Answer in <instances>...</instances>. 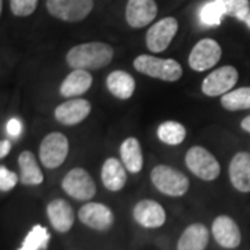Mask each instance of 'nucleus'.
<instances>
[{
	"instance_id": "7c9ffc66",
	"label": "nucleus",
	"mask_w": 250,
	"mask_h": 250,
	"mask_svg": "<svg viewBox=\"0 0 250 250\" xmlns=\"http://www.w3.org/2000/svg\"><path fill=\"white\" fill-rule=\"evenodd\" d=\"M6 129H7V134L11 135V136H18L20 132H21V129H22V126H21L20 120L11 118L9 123H7V125H6Z\"/></svg>"
},
{
	"instance_id": "2f4dec72",
	"label": "nucleus",
	"mask_w": 250,
	"mask_h": 250,
	"mask_svg": "<svg viewBox=\"0 0 250 250\" xmlns=\"http://www.w3.org/2000/svg\"><path fill=\"white\" fill-rule=\"evenodd\" d=\"M11 150V143L10 141H1L0 142V157L3 159V157H6L7 154Z\"/></svg>"
},
{
	"instance_id": "473e14b6",
	"label": "nucleus",
	"mask_w": 250,
	"mask_h": 250,
	"mask_svg": "<svg viewBox=\"0 0 250 250\" xmlns=\"http://www.w3.org/2000/svg\"><path fill=\"white\" fill-rule=\"evenodd\" d=\"M241 126L243 131L250 132V116H248L246 118H243V121L241 123Z\"/></svg>"
},
{
	"instance_id": "423d86ee",
	"label": "nucleus",
	"mask_w": 250,
	"mask_h": 250,
	"mask_svg": "<svg viewBox=\"0 0 250 250\" xmlns=\"http://www.w3.org/2000/svg\"><path fill=\"white\" fill-rule=\"evenodd\" d=\"M68 149V139L60 132H52L41 143L39 157L46 168H57L67 159Z\"/></svg>"
},
{
	"instance_id": "f03ea898",
	"label": "nucleus",
	"mask_w": 250,
	"mask_h": 250,
	"mask_svg": "<svg viewBox=\"0 0 250 250\" xmlns=\"http://www.w3.org/2000/svg\"><path fill=\"white\" fill-rule=\"evenodd\" d=\"M134 67L147 77L175 82L182 77V67L172 59H159L149 54H141L135 59Z\"/></svg>"
},
{
	"instance_id": "20e7f679",
	"label": "nucleus",
	"mask_w": 250,
	"mask_h": 250,
	"mask_svg": "<svg viewBox=\"0 0 250 250\" xmlns=\"http://www.w3.org/2000/svg\"><path fill=\"white\" fill-rule=\"evenodd\" d=\"M185 161L189 170L205 181H213L220 175V163L202 146H193L187 152Z\"/></svg>"
},
{
	"instance_id": "f257e3e1",
	"label": "nucleus",
	"mask_w": 250,
	"mask_h": 250,
	"mask_svg": "<svg viewBox=\"0 0 250 250\" xmlns=\"http://www.w3.org/2000/svg\"><path fill=\"white\" fill-rule=\"evenodd\" d=\"M114 50L104 42H88L74 46L67 53V62L74 70H98L113 60Z\"/></svg>"
},
{
	"instance_id": "4468645a",
	"label": "nucleus",
	"mask_w": 250,
	"mask_h": 250,
	"mask_svg": "<svg viewBox=\"0 0 250 250\" xmlns=\"http://www.w3.org/2000/svg\"><path fill=\"white\" fill-rule=\"evenodd\" d=\"M213 236L218 245L225 249H235L241 245L242 236L239 227L228 215H220L213 223Z\"/></svg>"
},
{
	"instance_id": "a211bd4d",
	"label": "nucleus",
	"mask_w": 250,
	"mask_h": 250,
	"mask_svg": "<svg viewBox=\"0 0 250 250\" xmlns=\"http://www.w3.org/2000/svg\"><path fill=\"white\" fill-rule=\"evenodd\" d=\"M92 86V75L86 70H74L70 72L60 86L64 98H77L86 93Z\"/></svg>"
},
{
	"instance_id": "39448f33",
	"label": "nucleus",
	"mask_w": 250,
	"mask_h": 250,
	"mask_svg": "<svg viewBox=\"0 0 250 250\" xmlns=\"http://www.w3.org/2000/svg\"><path fill=\"white\" fill-rule=\"evenodd\" d=\"M46 7L53 17L78 22L89 16L93 9V0H47Z\"/></svg>"
},
{
	"instance_id": "72a5a7b5",
	"label": "nucleus",
	"mask_w": 250,
	"mask_h": 250,
	"mask_svg": "<svg viewBox=\"0 0 250 250\" xmlns=\"http://www.w3.org/2000/svg\"><path fill=\"white\" fill-rule=\"evenodd\" d=\"M243 22H245V24L248 25V28L250 29V11H249V14H248V17L245 18V21H243Z\"/></svg>"
},
{
	"instance_id": "393cba45",
	"label": "nucleus",
	"mask_w": 250,
	"mask_h": 250,
	"mask_svg": "<svg viewBox=\"0 0 250 250\" xmlns=\"http://www.w3.org/2000/svg\"><path fill=\"white\" fill-rule=\"evenodd\" d=\"M221 104L225 110L236 111L250 108V86H243L225 93L221 98Z\"/></svg>"
},
{
	"instance_id": "412c9836",
	"label": "nucleus",
	"mask_w": 250,
	"mask_h": 250,
	"mask_svg": "<svg viewBox=\"0 0 250 250\" xmlns=\"http://www.w3.org/2000/svg\"><path fill=\"white\" fill-rule=\"evenodd\" d=\"M208 243V231L203 224H192L182 232L178 250H205Z\"/></svg>"
},
{
	"instance_id": "9b49d317",
	"label": "nucleus",
	"mask_w": 250,
	"mask_h": 250,
	"mask_svg": "<svg viewBox=\"0 0 250 250\" xmlns=\"http://www.w3.org/2000/svg\"><path fill=\"white\" fill-rule=\"evenodd\" d=\"M81 223L96 231H107L114 223V214L107 206L102 203H86L78 213Z\"/></svg>"
},
{
	"instance_id": "a878e982",
	"label": "nucleus",
	"mask_w": 250,
	"mask_h": 250,
	"mask_svg": "<svg viewBox=\"0 0 250 250\" xmlns=\"http://www.w3.org/2000/svg\"><path fill=\"white\" fill-rule=\"evenodd\" d=\"M225 16V10H224L223 3L220 0H210L207 1L205 6L200 9L199 17L203 25L207 27H215L220 25L223 17Z\"/></svg>"
},
{
	"instance_id": "9d476101",
	"label": "nucleus",
	"mask_w": 250,
	"mask_h": 250,
	"mask_svg": "<svg viewBox=\"0 0 250 250\" xmlns=\"http://www.w3.org/2000/svg\"><path fill=\"white\" fill-rule=\"evenodd\" d=\"M221 53V47L214 39H202L189 54V65L195 71H206L220 62Z\"/></svg>"
},
{
	"instance_id": "f704fd0d",
	"label": "nucleus",
	"mask_w": 250,
	"mask_h": 250,
	"mask_svg": "<svg viewBox=\"0 0 250 250\" xmlns=\"http://www.w3.org/2000/svg\"><path fill=\"white\" fill-rule=\"evenodd\" d=\"M3 7V0H0V9Z\"/></svg>"
},
{
	"instance_id": "dca6fc26",
	"label": "nucleus",
	"mask_w": 250,
	"mask_h": 250,
	"mask_svg": "<svg viewBox=\"0 0 250 250\" xmlns=\"http://www.w3.org/2000/svg\"><path fill=\"white\" fill-rule=\"evenodd\" d=\"M229 178L239 192H250V153L241 152L233 156L229 164Z\"/></svg>"
},
{
	"instance_id": "cd10ccee",
	"label": "nucleus",
	"mask_w": 250,
	"mask_h": 250,
	"mask_svg": "<svg viewBox=\"0 0 250 250\" xmlns=\"http://www.w3.org/2000/svg\"><path fill=\"white\" fill-rule=\"evenodd\" d=\"M223 3L225 16L245 21L250 11L249 0H220Z\"/></svg>"
},
{
	"instance_id": "7ed1b4c3",
	"label": "nucleus",
	"mask_w": 250,
	"mask_h": 250,
	"mask_svg": "<svg viewBox=\"0 0 250 250\" xmlns=\"http://www.w3.org/2000/svg\"><path fill=\"white\" fill-rule=\"evenodd\" d=\"M152 182L161 193L167 196H184L189 189V179L181 171L160 164L152 171Z\"/></svg>"
},
{
	"instance_id": "f8f14e48",
	"label": "nucleus",
	"mask_w": 250,
	"mask_h": 250,
	"mask_svg": "<svg viewBox=\"0 0 250 250\" xmlns=\"http://www.w3.org/2000/svg\"><path fill=\"white\" fill-rule=\"evenodd\" d=\"M156 16L157 4L154 0H128L125 17L129 27H146L156 18Z\"/></svg>"
},
{
	"instance_id": "aec40b11",
	"label": "nucleus",
	"mask_w": 250,
	"mask_h": 250,
	"mask_svg": "<svg viewBox=\"0 0 250 250\" xmlns=\"http://www.w3.org/2000/svg\"><path fill=\"white\" fill-rule=\"evenodd\" d=\"M20 166V181L24 185H41L43 182V172L38 166L34 153L22 152L18 157Z\"/></svg>"
},
{
	"instance_id": "c756f323",
	"label": "nucleus",
	"mask_w": 250,
	"mask_h": 250,
	"mask_svg": "<svg viewBox=\"0 0 250 250\" xmlns=\"http://www.w3.org/2000/svg\"><path fill=\"white\" fill-rule=\"evenodd\" d=\"M18 177L16 172L10 171L4 166L0 167V189L3 192H9L13 188L17 185Z\"/></svg>"
},
{
	"instance_id": "2eb2a0df",
	"label": "nucleus",
	"mask_w": 250,
	"mask_h": 250,
	"mask_svg": "<svg viewBox=\"0 0 250 250\" xmlns=\"http://www.w3.org/2000/svg\"><path fill=\"white\" fill-rule=\"evenodd\" d=\"M134 218L145 228H159L166 223V211L160 203L145 199L135 206Z\"/></svg>"
},
{
	"instance_id": "6e6552de",
	"label": "nucleus",
	"mask_w": 250,
	"mask_h": 250,
	"mask_svg": "<svg viewBox=\"0 0 250 250\" xmlns=\"http://www.w3.org/2000/svg\"><path fill=\"white\" fill-rule=\"evenodd\" d=\"M178 31V21L174 17H166L157 21L146 34V46L153 53L164 52Z\"/></svg>"
},
{
	"instance_id": "bb28decb",
	"label": "nucleus",
	"mask_w": 250,
	"mask_h": 250,
	"mask_svg": "<svg viewBox=\"0 0 250 250\" xmlns=\"http://www.w3.org/2000/svg\"><path fill=\"white\" fill-rule=\"evenodd\" d=\"M49 241H50V235H49L45 227L35 225L28 232L21 248L18 250H46Z\"/></svg>"
},
{
	"instance_id": "1a4fd4ad",
	"label": "nucleus",
	"mask_w": 250,
	"mask_h": 250,
	"mask_svg": "<svg viewBox=\"0 0 250 250\" xmlns=\"http://www.w3.org/2000/svg\"><path fill=\"white\" fill-rule=\"evenodd\" d=\"M238 81V71L232 65H225L221 68H217L215 71L208 74L202 83V92L206 96L215 98L221 96L228 92H231V88L235 86Z\"/></svg>"
},
{
	"instance_id": "4be33fe9",
	"label": "nucleus",
	"mask_w": 250,
	"mask_h": 250,
	"mask_svg": "<svg viewBox=\"0 0 250 250\" xmlns=\"http://www.w3.org/2000/svg\"><path fill=\"white\" fill-rule=\"evenodd\" d=\"M108 90L121 100L129 99L135 92V80L131 74L125 71H113L108 74L107 81Z\"/></svg>"
},
{
	"instance_id": "f3484780",
	"label": "nucleus",
	"mask_w": 250,
	"mask_h": 250,
	"mask_svg": "<svg viewBox=\"0 0 250 250\" xmlns=\"http://www.w3.org/2000/svg\"><path fill=\"white\" fill-rule=\"evenodd\" d=\"M47 217L50 224L59 232H68L74 225V211L68 202L62 199H54L47 206Z\"/></svg>"
},
{
	"instance_id": "ddd939ff",
	"label": "nucleus",
	"mask_w": 250,
	"mask_h": 250,
	"mask_svg": "<svg viewBox=\"0 0 250 250\" xmlns=\"http://www.w3.org/2000/svg\"><path fill=\"white\" fill-rule=\"evenodd\" d=\"M92 106L85 99H71L62 103L54 110L56 120L62 125L80 124L89 116Z\"/></svg>"
},
{
	"instance_id": "b1692460",
	"label": "nucleus",
	"mask_w": 250,
	"mask_h": 250,
	"mask_svg": "<svg viewBox=\"0 0 250 250\" xmlns=\"http://www.w3.org/2000/svg\"><path fill=\"white\" fill-rule=\"evenodd\" d=\"M157 136L163 143L175 146V145L184 142V139L187 136V129L184 125L179 124L177 121H166L159 126Z\"/></svg>"
},
{
	"instance_id": "c85d7f7f",
	"label": "nucleus",
	"mask_w": 250,
	"mask_h": 250,
	"mask_svg": "<svg viewBox=\"0 0 250 250\" xmlns=\"http://www.w3.org/2000/svg\"><path fill=\"white\" fill-rule=\"evenodd\" d=\"M38 0H10L11 13L17 17H28L35 11Z\"/></svg>"
},
{
	"instance_id": "6ab92c4d",
	"label": "nucleus",
	"mask_w": 250,
	"mask_h": 250,
	"mask_svg": "<svg viewBox=\"0 0 250 250\" xmlns=\"http://www.w3.org/2000/svg\"><path fill=\"white\" fill-rule=\"evenodd\" d=\"M102 181L108 190H121L126 182V172L123 161L117 160L114 157H110L104 161L102 168Z\"/></svg>"
},
{
	"instance_id": "5701e85b",
	"label": "nucleus",
	"mask_w": 250,
	"mask_h": 250,
	"mask_svg": "<svg viewBox=\"0 0 250 250\" xmlns=\"http://www.w3.org/2000/svg\"><path fill=\"white\" fill-rule=\"evenodd\" d=\"M120 154H121V161L125 166V168L136 174L142 170L143 167V156L141 143L136 138H128L125 139L121 147H120Z\"/></svg>"
},
{
	"instance_id": "0eeeda50",
	"label": "nucleus",
	"mask_w": 250,
	"mask_h": 250,
	"mask_svg": "<svg viewBox=\"0 0 250 250\" xmlns=\"http://www.w3.org/2000/svg\"><path fill=\"white\" fill-rule=\"evenodd\" d=\"M64 192L77 200H89L96 193V185L88 171L72 168L67 172L62 184Z\"/></svg>"
}]
</instances>
